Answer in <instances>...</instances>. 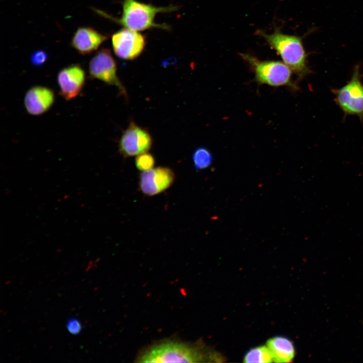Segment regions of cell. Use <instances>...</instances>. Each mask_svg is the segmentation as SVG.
I'll use <instances>...</instances> for the list:
<instances>
[{"mask_svg": "<svg viewBox=\"0 0 363 363\" xmlns=\"http://www.w3.org/2000/svg\"><path fill=\"white\" fill-rule=\"evenodd\" d=\"M121 18L111 19L124 26L125 28L139 31L152 28L168 29L165 24H157L154 22L156 15L160 13H169L178 9V7L170 5L157 7L151 4L140 2L137 0H123Z\"/></svg>", "mask_w": 363, "mask_h": 363, "instance_id": "3", "label": "cell"}, {"mask_svg": "<svg viewBox=\"0 0 363 363\" xmlns=\"http://www.w3.org/2000/svg\"><path fill=\"white\" fill-rule=\"evenodd\" d=\"M192 159L195 169L197 170H201L207 169L211 165L213 162V156L209 149L204 147H200L194 151Z\"/></svg>", "mask_w": 363, "mask_h": 363, "instance_id": "15", "label": "cell"}, {"mask_svg": "<svg viewBox=\"0 0 363 363\" xmlns=\"http://www.w3.org/2000/svg\"><path fill=\"white\" fill-rule=\"evenodd\" d=\"M106 35L89 27L79 28L71 40V45L80 54H89L96 50L106 39Z\"/></svg>", "mask_w": 363, "mask_h": 363, "instance_id": "12", "label": "cell"}, {"mask_svg": "<svg viewBox=\"0 0 363 363\" xmlns=\"http://www.w3.org/2000/svg\"><path fill=\"white\" fill-rule=\"evenodd\" d=\"M135 163L137 168L143 171L153 168L155 164V159L152 154L145 152L137 155Z\"/></svg>", "mask_w": 363, "mask_h": 363, "instance_id": "16", "label": "cell"}, {"mask_svg": "<svg viewBox=\"0 0 363 363\" xmlns=\"http://www.w3.org/2000/svg\"><path fill=\"white\" fill-rule=\"evenodd\" d=\"M275 362H289L293 359L295 350L292 342L286 337L276 336L269 339L267 342Z\"/></svg>", "mask_w": 363, "mask_h": 363, "instance_id": "13", "label": "cell"}, {"mask_svg": "<svg viewBox=\"0 0 363 363\" xmlns=\"http://www.w3.org/2000/svg\"><path fill=\"white\" fill-rule=\"evenodd\" d=\"M334 100L342 111L344 117L356 115L363 121V84L361 81L359 66H355L350 80L338 89H331Z\"/></svg>", "mask_w": 363, "mask_h": 363, "instance_id": "5", "label": "cell"}, {"mask_svg": "<svg viewBox=\"0 0 363 363\" xmlns=\"http://www.w3.org/2000/svg\"><path fill=\"white\" fill-rule=\"evenodd\" d=\"M111 43L114 53L118 57L132 60L142 52L146 40L138 31L124 28L112 35Z\"/></svg>", "mask_w": 363, "mask_h": 363, "instance_id": "7", "label": "cell"}, {"mask_svg": "<svg viewBox=\"0 0 363 363\" xmlns=\"http://www.w3.org/2000/svg\"><path fill=\"white\" fill-rule=\"evenodd\" d=\"M240 56L253 70L256 81L259 84L272 87L287 86L298 89L292 80V70L284 62L278 60H260L248 53Z\"/></svg>", "mask_w": 363, "mask_h": 363, "instance_id": "4", "label": "cell"}, {"mask_svg": "<svg viewBox=\"0 0 363 363\" xmlns=\"http://www.w3.org/2000/svg\"><path fill=\"white\" fill-rule=\"evenodd\" d=\"M175 176L169 167L158 166L142 171L139 188L144 194L152 196L161 193L173 184Z\"/></svg>", "mask_w": 363, "mask_h": 363, "instance_id": "9", "label": "cell"}, {"mask_svg": "<svg viewBox=\"0 0 363 363\" xmlns=\"http://www.w3.org/2000/svg\"><path fill=\"white\" fill-rule=\"evenodd\" d=\"M89 72L91 78L116 87L126 97V90L117 75L116 64L109 49L102 48L95 54L90 60Z\"/></svg>", "mask_w": 363, "mask_h": 363, "instance_id": "6", "label": "cell"}, {"mask_svg": "<svg viewBox=\"0 0 363 363\" xmlns=\"http://www.w3.org/2000/svg\"><path fill=\"white\" fill-rule=\"evenodd\" d=\"M245 362H272V354L267 346H261L249 350L244 358Z\"/></svg>", "mask_w": 363, "mask_h": 363, "instance_id": "14", "label": "cell"}, {"mask_svg": "<svg viewBox=\"0 0 363 363\" xmlns=\"http://www.w3.org/2000/svg\"><path fill=\"white\" fill-rule=\"evenodd\" d=\"M85 79V72L79 64L61 69L57 76L59 94L67 101L74 99L82 91Z\"/></svg>", "mask_w": 363, "mask_h": 363, "instance_id": "10", "label": "cell"}, {"mask_svg": "<svg viewBox=\"0 0 363 363\" xmlns=\"http://www.w3.org/2000/svg\"><path fill=\"white\" fill-rule=\"evenodd\" d=\"M152 145V139L150 133L131 122L121 136L118 148L124 157H129L147 152Z\"/></svg>", "mask_w": 363, "mask_h": 363, "instance_id": "8", "label": "cell"}, {"mask_svg": "<svg viewBox=\"0 0 363 363\" xmlns=\"http://www.w3.org/2000/svg\"><path fill=\"white\" fill-rule=\"evenodd\" d=\"M47 58V53L43 50L39 49L32 53L30 56V61L33 65L40 67L46 62Z\"/></svg>", "mask_w": 363, "mask_h": 363, "instance_id": "17", "label": "cell"}, {"mask_svg": "<svg viewBox=\"0 0 363 363\" xmlns=\"http://www.w3.org/2000/svg\"><path fill=\"white\" fill-rule=\"evenodd\" d=\"M213 359L199 347L190 344L165 341L153 345L140 355L141 362H198Z\"/></svg>", "mask_w": 363, "mask_h": 363, "instance_id": "2", "label": "cell"}, {"mask_svg": "<svg viewBox=\"0 0 363 363\" xmlns=\"http://www.w3.org/2000/svg\"><path fill=\"white\" fill-rule=\"evenodd\" d=\"M54 100L55 95L51 89L42 86H34L26 92L24 102L29 114L39 115L48 111Z\"/></svg>", "mask_w": 363, "mask_h": 363, "instance_id": "11", "label": "cell"}, {"mask_svg": "<svg viewBox=\"0 0 363 363\" xmlns=\"http://www.w3.org/2000/svg\"><path fill=\"white\" fill-rule=\"evenodd\" d=\"M257 33L263 38L298 78L302 79L311 73L302 37L283 33L278 28H275L270 34L262 30L257 31Z\"/></svg>", "mask_w": 363, "mask_h": 363, "instance_id": "1", "label": "cell"}, {"mask_svg": "<svg viewBox=\"0 0 363 363\" xmlns=\"http://www.w3.org/2000/svg\"><path fill=\"white\" fill-rule=\"evenodd\" d=\"M67 328L69 332L73 335L79 334L81 330V325L78 320L72 318L68 320Z\"/></svg>", "mask_w": 363, "mask_h": 363, "instance_id": "18", "label": "cell"}]
</instances>
